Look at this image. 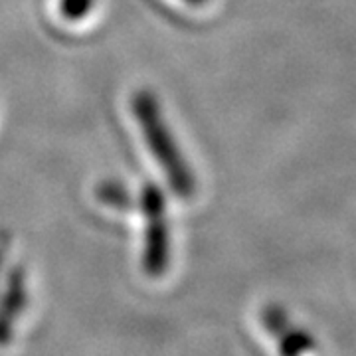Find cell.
I'll list each match as a JSON object with an SVG mask.
<instances>
[{
	"instance_id": "cell-1",
	"label": "cell",
	"mask_w": 356,
	"mask_h": 356,
	"mask_svg": "<svg viewBox=\"0 0 356 356\" xmlns=\"http://www.w3.org/2000/svg\"><path fill=\"white\" fill-rule=\"evenodd\" d=\"M131 109L139 123L145 143L149 145V151L153 153L161 170L168 178L170 188L180 198H191L196 191V180H194L188 161L178 149L177 140L161 113L156 95L149 89H140L131 99Z\"/></svg>"
},
{
	"instance_id": "cell-2",
	"label": "cell",
	"mask_w": 356,
	"mask_h": 356,
	"mask_svg": "<svg viewBox=\"0 0 356 356\" xmlns=\"http://www.w3.org/2000/svg\"><path fill=\"white\" fill-rule=\"evenodd\" d=\"M140 212L145 218L143 269L151 277H161L170 266V226L163 191L147 182L140 191Z\"/></svg>"
},
{
	"instance_id": "cell-6",
	"label": "cell",
	"mask_w": 356,
	"mask_h": 356,
	"mask_svg": "<svg viewBox=\"0 0 356 356\" xmlns=\"http://www.w3.org/2000/svg\"><path fill=\"white\" fill-rule=\"evenodd\" d=\"M93 4L95 0H60V14L70 22H77L91 13Z\"/></svg>"
},
{
	"instance_id": "cell-4",
	"label": "cell",
	"mask_w": 356,
	"mask_h": 356,
	"mask_svg": "<svg viewBox=\"0 0 356 356\" xmlns=\"http://www.w3.org/2000/svg\"><path fill=\"white\" fill-rule=\"evenodd\" d=\"M95 198L102 204H107L117 210H131L135 204L129 191L117 180H103L95 188Z\"/></svg>"
},
{
	"instance_id": "cell-7",
	"label": "cell",
	"mask_w": 356,
	"mask_h": 356,
	"mask_svg": "<svg viewBox=\"0 0 356 356\" xmlns=\"http://www.w3.org/2000/svg\"><path fill=\"white\" fill-rule=\"evenodd\" d=\"M10 242V234L0 229V269H2V261H4V254H6V245Z\"/></svg>"
},
{
	"instance_id": "cell-5",
	"label": "cell",
	"mask_w": 356,
	"mask_h": 356,
	"mask_svg": "<svg viewBox=\"0 0 356 356\" xmlns=\"http://www.w3.org/2000/svg\"><path fill=\"white\" fill-rule=\"evenodd\" d=\"M313 346H315V343H313V339L309 334L295 331V329H289L280 339V350L283 355H299V353L309 350Z\"/></svg>"
},
{
	"instance_id": "cell-3",
	"label": "cell",
	"mask_w": 356,
	"mask_h": 356,
	"mask_svg": "<svg viewBox=\"0 0 356 356\" xmlns=\"http://www.w3.org/2000/svg\"><path fill=\"white\" fill-rule=\"evenodd\" d=\"M28 305V275L26 267L16 266L8 271L0 297V346H8L14 339L16 321Z\"/></svg>"
},
{
	"instance_id": "cell-8",
	"label": "cell",
	"mask_w": 356,
	"mask_h": 356,
	"mask_svg": "<svg viewBox=\"0 0 356 356\" xmlns=\"http://www.w3.org/2000/svg\"><path fill=\"white\" fill-rule=\"evenodd\" d=\"M184 2H188V4H192V6H202V4H206L208 0H184Z\"/></svg>"
}]
</instances>
